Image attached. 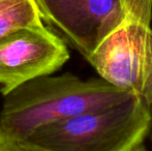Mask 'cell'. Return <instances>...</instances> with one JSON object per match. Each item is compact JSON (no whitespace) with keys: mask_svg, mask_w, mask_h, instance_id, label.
Returning <instances> with one entry per match:
<instances>
[{"mask_svg":"<svg viewBox=\"0 0 152 151\" xmlns=\"http://www.w3.org/2000/svg\"><path fill=\"white\" fill-rule=\"evenodd\" d=\"M132 96L102 78L84 81L72 74L36 77L3 95L0 135L26 140L42 126L116 105Z\"/></svg>","mask_w":152,"mask_h":151,"instance_id":"1","label":"cell"},{"mask_svg":"<svg viewBox=\"0 0 152 151\" xmlns=\"http://www.w3.org/2000/svg\"><path fill=\"white\" fill-rule=\"evenodd\" d=\"M151 123V107L132 96L123 101L36 129L25 141L48 151H136Z\"/></svg>","mask_w":152,"mask_h":151,"instance_id":"2","label":"cell"},{"mask_svg":"<svg viewBox=\"0 0 152 151\" xmlns=\"http://www.w3.org/2000/svg\"><path fill=\"white\" fill-rule=\"evenodd\" d=\"M122 23L87 60L102 80L152 107V0H126Z\"/></svg>","mask_w":152,"mask_h":151,"instance_id":"3","label":"cell"},{"mask_svg":"<svg viewBox=\"0 0 152 151\" xmlns=\"http://www.w3.org/2000/svg\"><path fill=\"white\" fill-rule=\"evenodd\" d=\"M50 24L86 59L122 23L126 0H34Z\"/></svg>","mask_w":152,"mask_h":151,"instance_id":"4","label":"cell"},{"mask_svg":"<svg viewBox=\"0 0 152 151\" xmlns=\"http://www.w3.org/2000/svg\"><path fill=\"white\" fill-rule=\"evenodd\" d=\"M69 58L65 42L46 25L20 29L0 39L1 94L36 77L52 75Z\"/></svg>","mask_w":152,"mask_h":151,"instance_id":"5","label":"cell"},{"mask_svg":"<svg viewBox=\"0 0 152 151\" xmlns=\"http://www.w3.org/2000/svg\"><path fill=\"white\" fill-rule=\"evenodd\" d=\"M42 25L34 0H0V39L20 29Z\"/></svg>","mask_w":152,"mask_h":151,"instance_id":"6","label":"cell"},{"mask_svg":"<svg viewBox=\"0 0 152 151\" xmlns=\"http://www.w3.org/2000/svg\"><path fill=\"white\" fill-rule=\"evenodd\" d=\"M0 151H48L25 140L10 139L0 135Z\"/></svg>","mask_w":152,"mask_h":151,"instance_id":"7","label":"cell"},{"mask_svg":"<svg viewBox=\"0 0 152 151\" xmlns=\"http://www.w3.org/2000/svg\"><path fill=\"white\" fill-rule=\"evenodd\" d=\"M136 151H145V150H144V149H143V148H141V147H139V148H138V149H137Z\"/></svg>","mask_w":152,"mask_h":151,"instance_id":"8","label":"cell"}]
</instances>
